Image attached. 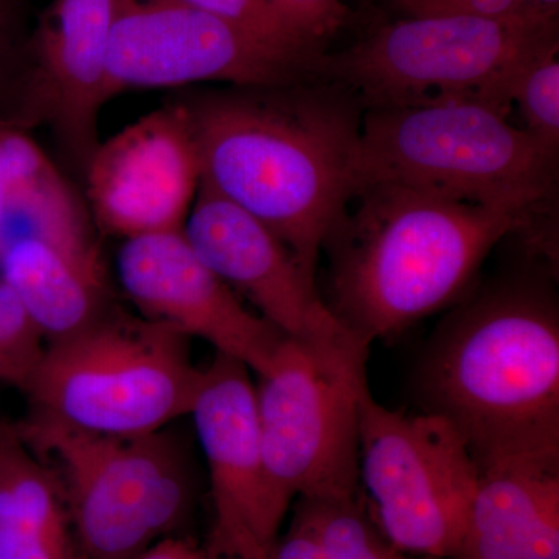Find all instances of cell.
I'll return each instance as SVG.
<instances>
[{
    "label": "cell",
    "instance_id": "cell-1",
    "mask_svg": "<svg viewBox=\"0 0 559 559\" xmlns=\"http://www.w3.org/2000/svg\"><path fill=\"white\" fill-rule=\"evenodd\" d=\"M183 105L201 183L270 227L318 277L323 245L353 194L359 103L312 76L200 92Z\"/></svg>",
    "mask_w": 559,
    "mask_h": 559
},
{
    "label": "cell",
    "instance_id": "cell-2",
    "mask_svg": "<svg viewBox=\"0 0 559 559\" xmlns=\"http://www.w3.org/2000/svg\"><path fill=\"white\" fill-rule=\"evenodd\" d=\"M415 389L423 412L457 430L480 474L559 466V310L546 267L455 304L423 352Z\"/></svg>",
    "mask_w": 559,
    "mask_h": 559
},
{
    "label": "cell",
    "instance_id": "cell-3",
    "mask_svg": "<svg viewBox=\"0 0 559 559\" xmlns=\"http://www.w3.org/2000/svg\"><path fill=\"white\" fill-rule=\"evenodd\" d=\"M540 215L399 183L360 187L323 245L326 305L364 344L396 336L465 299L491 250Z\"/></svg>",
    "mask_w": 559,
    "mask_h": 559
},
{
    "label": "cell",
    "instance_id": "cell-4",
    "mask_svg": "<svg viewBox=\"0 0 559 559\" xmlns=\"http://www.w3.org/2000/svg\"><path fill=\"white\" fill-rule=\"evenodd\" d=\"M509 114L474 100L362 110L353 191L399 183L543 212L557 187L558 153L511 123Z\"/></svg>",
    "mask_w": 559,
    "mask_h": 559
},
{
    "label": "cell",
    "instance_id": "cell-5",
    "mask_svg": "<svg viewBox=\"0 0 559 559\" xmlns=\"http://www.w3.org/2000/svg\"><path fill=\"white\" fill-rule=\"evenodd\" d=\"M190 337L110 305L86 329L47 345L25 395V425L106 437L156 432L190 415L204 369Z\"/></svg>",
    "mask_w": 559,
    "mask_h": 559
},
{
    "label": "cell",
    "instance_id": "cell-6",
    "mask_svg": "<svg viewBox=\"0 0 559 559\" xmlns=\"http://www.w3.org/2000/svg\"><path fill=\"white\" fill-rule=\"evenodd\" d=\"M558 38V25L521 17H404L348 49L323 51L312 73L347 91L362 110L474 100L510 112L522 62Z\"/></svg>",
    "mask_w": 559,
    "mask_h": 559
},
{
    "label": "cell",
    "instance_id": "cell-7",
    "mask_svg": "<svg viewBox=\"0 0 559 559\" xmlns=\"http://www.w3.org/2000/svg\"><path fill=\"white\" fill-rule=\"evenodd\" d=\"M16 429L32 450L60 463L70 528L84 559H138L189 520L193 469L175 429L135 437L25 423Z\"/></svg>",
    "mask_w": 559,
    "mask_h": 559
},
{
    "label": "cell",
    "instance_id": "cell-8",
    "mask_svg": "<svg viewBox=\"0 0 559 559\" xmlns=\"http://www.w3.org/2000/svg\"><path fill=\"white\" fill-rule=\"evenodd\" d=\"M366 349L285 337L257 374L264 463L280 498H356L359 407L369 390Z\"/></svg>",
    "mask_w": 559,
    "mask_h": 559
},
{
    "label": "cell",
    "instance_id": "cell-9",
    "mask_svg": "<svg viewBox=\"0 0 559 559\" xmlns=\"http://www.w3.org/2000/svg\"><path fill=\"white\" fill-rule=\"evenodd\" d=\"M480 471L447 419L382 406L370 389L359 407V484L378 527L401 554L457 557Z\"/></svg>",
    "mask_w": 559,
    "mask_h": 559
},
{
    "label": "cell",
    "instance_id": "cell-10",
    "mask_svg": "<svg viewBox=\"0 0 559 559\" xmlns=\"http://www.w3.org/2000/svg\"><path fill=\"white\" fill-rule=\"evenodd\" d=\"M314 60L205 11L167 0H128L114 25L108 76L112 97L197 83L271 87L312 79Z\"/></svg>",
    "mask_w": 559,
    "mask_h": 559
},
{
    "label": "cell",
    "instance_id": "cell-11",
    "mask_svg": "<svg viewBox=\"0 0 559 559\" xmlns=\"http://www.w3.org/2000/svg\"><path fill=\"white\" fill-rule=\"evenodd\" d=\"M190 415L207 462L215 514L207 551L270 559L290 507L280 498L264 463L248 367L216 353Z\"/></svg>",
    "mask_w": 559,
    "mask_h": 559
},
{
    "label": "cell",
    "instance_id": "cell-12",
    "mask_svg": "<svg viewBox=\"0 0 559 559\" xmlns=\"http://www.w3.org/2000/svg\"><path fill=\"white\" fill-rule=\"evenodd\" d=\"M183 237L198 257L290 340L367 349L331 312L318 277L277 235L234 202L201 183Z\"/></svg>",
    "mask_w": 559,
    "mask_h": 559
},
{
    "label": "cell",
    "instance_id": "cell-13",
    "mask_svg": "<svg viewBox=\"0 0 559 559\" xmlns=\"http://www.w3.org/2000/svg\"><path fill=\"white\" fill-rule=\"evenodd\" d=\"M92 218L130 238L183 229L201 186V165L183 102L146 114L98 145L87 160Z\"/></svg>",
    "mask_w": 559,
    "mask_h": 559
},
{
    "label": "cell",
    "instance_id": "cell-14",
    "mask_svg": "<svg viewBox=\"0 0 559 559\" xmlns=\"http://www.w3.org/2000/svg\"><path fill=\"white\" fill-rule=\"evenodd\" d=\"M121 289L140 316L200 337L255 374L271 366L285 334L198 257L183 231L124 240L117 255Z\"/></svg>",
    "mask_w": 559,
    "mask_h": 559
},
{
    "label": "cell",
    "instance_id": "cell-15",
    "mask_svg": "<svg viewBox=\"0 0 559 559\" xmlns=\"http://www.w3.org/2000/svg\"><path fill=\"white\" fill-rule=\"evenodd\" d=\"M127 2L53 0L27 43L28 110L84 168L98 146V114L112 98L110 38Z\"/></svg>",
    "mask_w": 559,
    "mask_h": 559
},
{
    "label": "cell",
    "instance_id": "cell-16",
    "mask_svg": "<svg viewBox=\"0 0 559 559\" xmlns=\"http://www.w3.org/2000/svg\"><path fill=\"white\" fill-rule=\"evenodd\" d=\"M0 280L20 297L49 344L86 329L112 305L103 264L36 238H21L0 252Z\"/></svg>",
    "mask_w": 559,
    "mask_h": 559
},
{
    "label": "cell",
    "instance_id": "cell-17",
    "mask_svg": "<svg viewBox=\"0 0 559 559\" xmlns=\"http://www.w3.org/2000/svg\"><path fill=\"white\" fill-rule=\"evenodd\" d=\"M559 499V466L511 463L484 471L454 559H518L539 514Z\"/></svg>",
    "mask_w": 559,
    "mask_h": 559
},
{
    "label": "cell",
    "instance_id": "cell-18",
    "mask_svg": "<svg viewBox=\"0 0 559 559\" xmlns=\"http://www.w3.org/2000/svg\"><path fill=\"white\" fill-rule=\"evenodd\" d=\"M270 559H406L356 498H299Z\"/></svg>",
    "mask_w": 559,
    "mask_h": 559
},
{
    "label": "cell",
    "instance_id": "cell-19",
    "mask_svg": "<svg viewBox=\"0 0 559 559\" xmlns=\"http://www.w3.org/2000/svg\"><path fill=\"white\" fill-rule=\"evenodd\" d=\"M0 525L73 536L61 477L10 425H0Z\"/></svg>",
    "mask_w": 559,
    "mask_h": 559
},
{
    "label": "cell",
    "instance_id": "cell-20",
    "mask_svg": "<svg viewBox=\"0 0 559 559\" xmlns=\"http://www.w3.org/2000/svg\"><path fill=\"white\" fill-rule=\"evenodd\" d=\"M511 106L520 110L524 130L544 148L559 151V38L522 62L510 86Z\"/></svg>",
    "mask_w": 559,
    "mask_h": 559
},
{
    "label": "cell",
    "instance_id": "cell-21",
    "mask_svg": "<svg viewBox=\"0 0 559 559\" xmlns=\"http://www.w3.org/2000/svg\"><path fill=\"white\" fill-rule=\"evenodd\" d=\"M46 334L0 280V382L27 392L46 356Z\"/></svg>",
    "mask_w": 559,
    "mask_h": 559
},
{
    "label": "cell",
    "instance_id": "cell-22",
    "mask_svg": "<svg viewBox=\"0 0 559 559\" xmlns=\"http://www.w3.org/2000/svg\"><path fill=\"white\" fill-rule=\"evenodd\" d=\"M190 9L215 14L234 22L278 49L307 60H314L322 51L311 49L293 28L280 17L267 0H167Z\"/></svg>",
    "mask_w": 559,
    "mask_h": 559
},
{
    "label": "cell",
    "instance_id": "cell-23",
    "mask_svg": "<svg viewBox=\"0 0 559 559\" xmlns=\"http://www.w3.org/2000/svg\"><path fill=\"white\" fill-rule=\"evenodd\" d=\"M280 17L311 49L325 51L326 43L347 24L352 10L344 0H267Z\"/></svg>",
    "mask_w": 559,
    "mask_h": 559
},
{
    "label": "cell",
    "instance_id": "cell-24",
    "mask_svg": "<svg viewBox=\"0 0 559 559\" xmlns=\"http://www.w3.org/2000/svg\"><path fill=\"white\" fill-rule=\"evenodd\" d=\"M0 559H84L72 535L0 525Z\"/></svg>",
    "mask_w": 559,
    "mask_h": 559
},
{
    "label": "cell",
    "instance_id": "cell-25",
    "mask_svg": "<svg viewBox=\"0 0 559 559\" xmlns=\"http://www.w3.org/2000/svg\"><path fill=\"white\" fill-rule=\"evenodd\" d=\"M404 17H520V0H392Z\"/></svg>",
    "mask_w": 559,
    "mask_h": 559
},
{
    "label": "cell",
    "instance_id": "cell-26",
    "mask_svg": "<svg viewBox=\"0 0 559 559\" xmlns=\"http://www.w3.org/2000/svg\"><path fill=\"white\" fill-rule=\"evenodd\" d=\"M22 13L24 0H0V81L27 51V44L21 40Z\"/></svg>",
    "mask_w": 559,
    "mask_h": 559
},
{
    "label": "cell",
    "instance_id": "cell-27",
    "mask_svg": "<svg viewBox=\"0 0 559 559\" xmlns=\"http://www.w3.org/2000/svg\"><path fill=\"white\" fill-rule=\"evenodd\" d=\"M518 559H559V499L539 514Z\"/></svg>",
    "mask_w": 559,
    "mask_h": 559
},
{
    "label": "cell",
    "instance_id": "cell-28",
    "mask_svg": "<svg viewBox=\"0 0 559 559\" xmlns=\"http://www.w3.org/2000/svg\"><path fill=\"white\" fill-rule=\"evenodd\" d=\"M138 559H207V551L200 549L193 540L170 536L157 540Z\"/></svg>",
    "mask_w": 559,
    "mask_h": 559
},
{
    "label": "cell",
    "instance_id": "cell-29",
    "mask_svg": "<svg viewBox=\"0 0 559 559\" xmlns=\"http://www.w3.org/2000/svg\"><path fill=\"white\" fill-rule=\"evenodd\" d=\"M521 20L538 25H558L559 0H520Z\"/></svg>",
    "mask_w": 559,
    "mask_h": 559
},
{
    "label": "cell",
    "instance_id": "cell-30",
    "mask_svg": "<svg viewBox=\"0 0 559 559\" xmlns=\"http://www.w3.org/2000/svg\"><path fill=\"white\" fill-rule=\"evenodd\" d=\"M205 551H207V550H205ZM207 559H231V558L223 557V555L210 554V551H207Z\"/></svg>",
    "mask_w": 559,
    "mask_h": 559
}]
</instances>
